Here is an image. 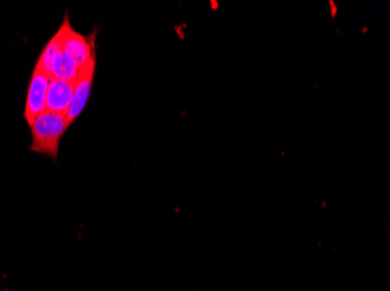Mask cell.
I'll use <instances>...</instances> for the list:
<instances>
[{
  "mask_svg": "<svg viewBox=\"0 0 390 291\" xmlns=\"http://www.w3.org/2000/svg\"><path fill=\"white\" fill-rule=\"evenodd\" d=\"M32 145L29 150L57 160L60 141L68 130L66 115L44 111L29 125Z\"/></svg>",
  "mask_w": 390,
  "mask_h": 291,
  "instance_id": "obj_1",
  "label": "cell"
},
{
  "mask_svg": "<svg viewBox=\"0 0 390 291\" xmlns=\"http://www.w3.org/2000/svg\"><path fill=\"white\" fill-rule=\"evenodd\" d=\"M62 42H64V36H62L61 28H59V31L54 34L52 39L48 41L47 44L44 46V49L41 51L40 56H39L36 66L41 68L42 70L46 71L47 74L51 75V68H52L53 61L55 59L56 55L62 51Z\"/></svg>",
  "mask_w": 390,
  "mask_h": 291,
  "instance_id": "obj_7",
  "label": "cell"
},
{
  "mask_svg": "<svg viewBox=\"0 0 390 291\" xmlns=\"http://www.w3.org/2000/svg\"><path fill=\"white\" fill-rule=\"evenodd\" d=\"M75 83L52 79L46 97V111L67 115L74 97Z\"/></svg>",
  "mask_w": 390,
  "mask_h": 291,
  "instance_id": "obj_5",
  "label": "cell"
},
{
  "mask_svg": "<svg viewBox=\"0 0 390 291\" xmlns=\"http://www.w3.org/2000/svg\"><path fill=\"white\" fill-rule=\"evenodd\" d=\"M52 76L36 66L28 85L27 97L25 104L24 117L28 126L33 120L46 111V97Z\"/></svg>",
  "mask_w": 390,
  "mask_h": 291,
  "instance_id": "obj_3",
  "label": "cell"
},
{
  "mask_svg": "<svg viewBox=\"0 0 390 291\" xmlns=\"http://www.w3.org/2000/svg\"><path fill=\"white\" fill-rule=\"evenodd\" d=\"M60 28L64 36L62 49L67 51L68 54L75 59L79 67H83L84 64H87L94 56H96L95 40L97 32L95 31L89 36L76 32L73 29L68 13L64 14Z\"/></svg>",
  "mask_w": 390,
  "mask_h": 291,
  "instance_id": "obj_2",
  "label": "cell"
},
{
  "mask_svg": "<svg viewBox=\"0 0 390 291\" xmlns=\"http://www.w3.org/2000/svg\"><path fill=\"white\" fill-rule=\"evenodd\" d=\"M96 56H94L87 64L80 68L79 75L76 79L75 89H74V97H73L72 105L66 115L67 126L72 125L76 119L80 117L87 107L88 100L92 92V82L95 77Z\"/></svg>",
  "mask_w": 390,
  "mask_h": 291,
  "instance_id": "obj_4",
  "label": "cell"
},
{
  "mask_svg": "<svg viewBox=\"0 0 390 291\" xmlns=\"http://www.w3.org/2000/svg\"><path fill=\"white\" fill-rule=\"evenodd\" d=\"M79 71L80 67L76 64L75 59L62 49L53 61L51 76L52 79L75 83Z\"/></svg>",
  "mask_w": 390,
  "mask_h": 291,
  "instance_id": "obj_6",
  "label": "cell"
}]
</instances>
